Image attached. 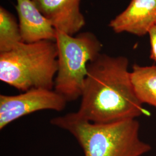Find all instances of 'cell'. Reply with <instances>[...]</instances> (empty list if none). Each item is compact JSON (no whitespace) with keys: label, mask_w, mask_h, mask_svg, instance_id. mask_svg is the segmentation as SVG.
Segmentation results:
<instances>
[{"label":"cell","mask_w":156,"mask_h":156,"mask_svg":"<svg viewBox=\"0 0 156 156\" xmlns=\"http://www.w3.org/2000/svg\"><path fill=\"white\" fill-rule=\"evenodd\" d=\"M128 58L101 54L90 62L78 115L91 123L136 119L146 113L135 93Z\"/></svg>","instance_id":"cell-1"},{"label":"cell","mask_w":156,"mask_h":156,"mask_svg":"<svg viewBox=\"0 0 156 156\" xmlns=\"http://www.w3.org/2000/svg\"><path fill=\"white\" fill-rule=\"evenodd\" d=\"M50 123L72 134L84 156H141L151 149L140 140V123L136 119L97 124L71 112L53 118Z\"/></svg>","instance_id":"cell-2"},{"label":"cell","mask_w":156,"mask_h":156,"mask_svg":"<svg viewBox=\"0 0 156 156\" xmlns=\"http://www.w3.org/2000/svg\"><path fill=\"white\" fill-rule=\"evenodd\" d=\"M57 57L55 41L23 42L0 53V80L23 92L34 88L53 89Z\"/></svg>","instance_id":"cell-3"},{"label":"cell","mask_w":156,"mask_h":156,"mask_svg":"<svg viewBox=\"0 0 156 156\" xmlns=\"http://www.w3.org/2000/svg\"><path fill=\"white\" fill-rule=\"evenodd\" d=\"M58 70L54 89L67 102L81 97L90 62L100 56L102 45L91 32L73 37L57 30Z\"/></svg>","instance_id":"cell-4"},{"label":"cell","mask_w":156,"mask_h":156,"mask_svg":"<svg viewBox=\"0 0 156 156\" xmlns=\"http://www.w3.org/2000/svg\"><path fill=\"white\" fill-rule=\"evenodd\" d=\"M67 101L55 90L34 88L15 95H0V129L20 117L42 110L62 111Z\"/></svg>","instance_id":"cell-5"},{"label":"cell","mask_w":156,"mask_h":156,"mask_svg":"<svg viewBox=\"0 0 156 156\" xmlns=\"http://www.w3.org/2000/svg\"><path fill=\"white\" fill-rule=\"evenodd\" d=\"M32 1L57 30L73 35L86 24L80 10V0Z\"/></svg>","instance_id":"cell-6"},{"label":"cell","mask_w":156,"mask_h":156,"mask_svg":"<svg viewBox=\"0 0 156 156\" xmlns=\"http://www.w3.org/2000/svg\"><path fill=\"white\" fill-rule=\"evenodd\" d=\"M156 24V0H131L127 8L109 23L116 33L142 37Z\"/></svg>","instance_id":"cell-7"},{"label":"cell","mask_w":156,"mask_h":156,"mask_svg":"<svg viewBox=\"0 0 156 156\" xmlns=\"http://www.w3.org/2000/svg\"><path fill=\"white\" fill-rule=\"evenodd\" d=\"M19 24L23 41L33 43L43 40L55 41L57 30L32 0H16Z\"/></svg>","instance_id":"cell-8"},{"label":"cell","mask_w":156,"mask_h":156,"mask_svg":"<svg viewBox=\"0 0 156 156\" xmlns=\"http://www.w3.org/2000/svg\"><path fill=\"white\" fill-rule=\"evenodd\" d=\"M130 77L140 102L156 107V66L144 67L135 64Z\"/></svg>","instance_id":"cell-9"},{"label":"cell","mask_w":156,"mask_h":156,"mask_svg":"<svg viewBox=\"0 0 156 156\" xmlns=\"http://www.w3.org/2000/svg\"><path fill=\"white\" fill-rule=\"evenodd\" d=\"M23 42L19 24L11 12L0 7V53L9 51Z\"/></svg>","instance_id":"cell-10"},{"label":"cell","mask_w":156,"mask_h":156,"mask_svg":"<svg viewBox=\"0 0 156 156\" xmlns=\"http://www.w3.org/2000/svg\"><path fill=\"white\" fill-rule=\"evenodd\" d=\"M149 35L151 42V55L150 58L156 62V24L149 31Z\"/></svg>","instance_id":"cell-11"}]
</instances>
